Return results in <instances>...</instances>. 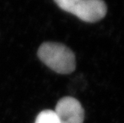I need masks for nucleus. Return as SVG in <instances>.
<instances>
[{
    "instance_id": "nucleus-1",
    "label": "nucleus",
    "mask_w": 124,
    "mask_h": 123,
    "mask_svg": "<svg viewBox=\"0 0 124 123\" xmlns=\"http://www.w3.org/2000/svg\"><path fill=\"white\" fill-rule=\"evenodd\" d=\"M37 55L45 65L57 73L69 74L76 68L74 52L63 44L44 42L39 46Z\"/></svg>"
},
{
    "instance_id": "nucleus-2",
    "label": "nucleus",
    "mask_w": 124,
    "mask_h": 123,
    "mask_svg": "<svg viewBox=\"0 0 124 123\" xmlns=\"http://www.w3.org/2000/svg\"><path fill=\"white\" fill-rule=\"evenodd\" d=\"M57 6L82 21L94 23L103 19L107 7L103 0H54Z\"/></svg>"
},
{
    "instance_id": "nucleus-3",
    "label": "nucleus",
    "mask_w": 124,
    "mask_h": 123,
    "mask_svg": "<svg viewBox=\"0 0 124 123\" xmlns=\"http://www.w3.org/2000/svg\"><path fill=\"white\" fill-rule=\"evenodd\" d=\"M54 112L60 123H83L84 110L77 99L65 96L60 99Z\"/></svg>"
},
{
    "instance_id": "nucleus-4",
    "label": "nucleus",
    "mask_w": 124,
    "mask_h": 123,
    "mask_svg": "<svg viewBox=\"0 0 124 123\" xmlns=\"http://www.w3.org/2000/svg\"><path fill=\"white\" fill-rule=\"evenodd\" d=\"M34 123H60V121L54 110H45L37 115Z\"/></svg>"
}]
</instances>
